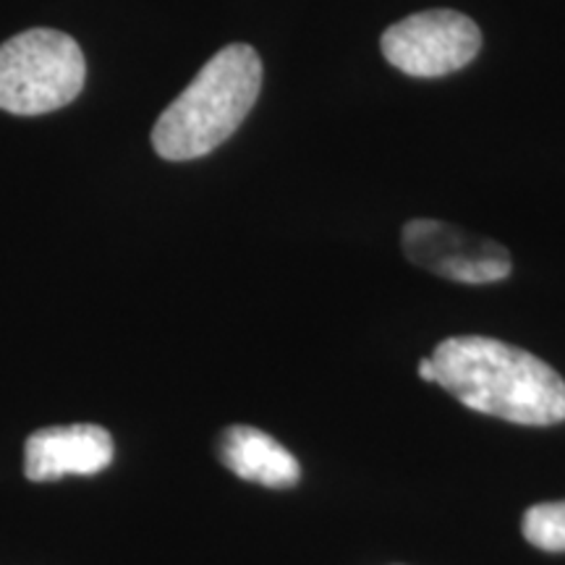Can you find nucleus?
<instances>
[{
	"label": "nucleus",
	"mask_w": 565,
	"mask_h": 565,
	"mask_svg": "<svg viewBox=\"0 0 565 565\" xmlns=\"http://www.w3.org/2000/svg\"><path fill=\"white\" fill-rule=\"evenodd\" d=\"M429 359L435 383L471 412L524 427L565 422V380L519 345L487 335H454Z\"/></svg>",
	"instance_id": "nucleus-1"
},
{
	"label": "nucleus",
	"mask_w": 565,
	"mask_h": 565,
	"mask_svg": "<svg viewBox=\"0 0 565 565\" xmlns=\"http://www.w3.org/2000/svg\"><path fill=\"white\" fill-rule=\"evenodd\" d=\"M263 89V58L233 42L204 63L192 84L162 110L152 147L162 160L186 162L210 154L238 131Z\"/></svg>",
	"instance_id": "nucleus-2"
},
{
	"label": "nucleus",
	"mask_w": 565,
	"mask_h": 565,
	"mask_svg": "<svg viewBox=\"0 0 565 565\" xmlns=\"http://www.w3.org/2000/svg\"><path fill=\"white\" fill-rule=\"evenodd\" d=\"M87 63L74 38L30 30L0 45V110L42 116L66 108L84 89Z\"/></svg>",
	"instance_id": "nucleus-3"
},
{
	"label": "nucleus",
	"mask_w": 565,
	"mask_h": 565,
	"mask_svg": "<svg viewBox=\"0 0 565 565\" xmlns=\"http://www.w3.org/2000/svg\"><path fill=\"white\" fill-rule=\"evenodd\" d=\"M380 51L393 68L412 79H440L477 58L482 32L458 11H422L387 26L380 38Z\"/></svg>",
	"instance_id": "nucleus-4"
},
{
	"label": "nucleus",
	"mask_w": 565,
	"mask_h": 565,
	"mask_svg": "<svg viewBox=\"0 0 565 565\" xmlns=\"http://www.w3.org/2000/svg\"><path fill=\"white\" fill-rule=\"evenodd\" d=\"M401 246L408 263L445 280L487 286L513 273L503 244L443 221H408L401 231Z\"/></svg>",
	"instance_id": "nucleus-5"
},
{
	"label": "nucleus",
	"mask_w": 565,
	"mask_h": 565,
	"mask_svg": "<svg viewBox=\"0 0 565 565\" xmlns=\"http://www.w3.org/2000/svg\"><path fill=\"white\" fill-rule=\"evenodd\" d=\"M116 456L113 437L100 424H66L34 433L24 445V475L30 482L61 477H95Z\"/></svg>",
	"instance_id": "nucleus-6"
},
{
	"label": "nucleus",
	"mask_w": 565,
	"mask_h": 565,
	"mask_svg": "<svg viewBox=\"0 0 565 565\" xmlns=\"http://www.w3.org/2000/svg\"><path fill=\"white\" fill-rule=\"evenodd\" d=\"M217 458L231 475L270 490H291L301 482V463L273 435L246 424L225 427L217 437Z\"/></svg>",
	"instance_id": "nucleus-7"
},
{
	"label": "nucleus",
	"mask_w": 565,
	"mask_h": 565,
	"mask_svg": "<svg viewBox=\"0 0 565 565\" xmlns=\"http://www.w3.org/2000/svg\"><path fill=\"white\" fill-rule=\"evenodd\" d=\"M524 540L545 553H565V500L536 503L521 521Z\"/></svg>",
	"instance_id": "nucleus-8"
},
{
	"label": "nucleus",
	"mask_w": 565,
	"mask_h": 565,
	"mask_svg": "<svg viewBox=\"0 0 565 565\" xmlns=\"http://www.w3.org/2000/svg\"><path fill=\"white\" fill-rule=\"evenodd\" d=\"M419 377L424 383H435V370H433V359H422L419 362Z\"/></svg>",
	"instance_id": "nucleus-9"
}]
</instances>
